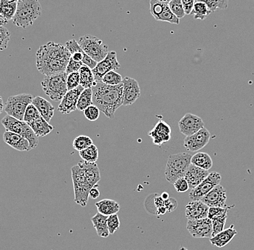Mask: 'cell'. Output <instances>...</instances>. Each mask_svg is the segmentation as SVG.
<instances>
[{"mask_svg": "<svg viewBox=\"0 0 254 250\" xmlns=\"http://www.w3.org/2000/svg\"><path fill=\"white\" fill-rule=\"evenodd\" d=\"M93 104L106 116L113 119L118 107L123 105L124 84L110 86L95 82L92 87Z\"/></svg>", "mask_w": 254, "mask_h": 250, "instance_id": "obj_1", "label": "cell"}, {"mask_svg": "<svg viewBox=\"0 0 254 250\" xmlns=\"http://www.w3.org/2000/svg\"><path fill=\"white\" fill-rule=\"evenodd\" d=\"M42 7L38 0H19L13 23L20 28H25L42 15Z\"/></svg>", "mask_w": 254, "mask_h": 250, "instance_id": "obj_2", "label": "cell"}, {"mask_svg": "<svg viewBox=\"0 0 254 250\" xmlns=\"http://www.w3.org/2000/svg\"><path fill=\"white\" fill-rule=\"evenodd\" d=\"M192 155L188 153H178L168 157L165 167V178L170 183H173L185 176L187 170L191 165Z\"/></svg>", "mask_w": 254, "mask_h": 250, "instance_id": "obj_3", "label": "cell"}, {"mask_svg": "<svg viewBox=\"0 0 254 250\" xmlns=\"http://www.w3.org/2000/svg\"><path fill=\"white\" fill-rule=\"evenodd\" d=\"M68 77L66 72L46 77L42 82L43 90L46 95L52 101H62L68 92Z\"/></svg>", "mask_w": 254, "mask_h": 250, "instance_id": "obj_4", "label": "cell"}, {"mask_svg": "<svg viewBox=\"0 0 254 250\" xmlns=\"http://www.w3.org/2000/svg\"><path fill=\"white\" fill-rule=\"evenodd\" d=\"M71 172L74 186V202L82 207H85L90 198L91 188L87 182L84 170L80 162L71 167Z\"/></svg>", "mask_w": 254, "mask_h": 250, "instance_id": "obj_5", "label": "cell"}, {"mask_svg": "<svg viewBox=\"0 0 254 250\" xmlns=\"http://www.w3.org/2000/svg\"><path fill=\"white\" fill-rule=\"evenodd\" d=\"M78 43L85 54L98 63L106 58L109 53L107 45L95 36L85 35L80 38Z\"/></svg>", "mask_w": 254, "mask_h": 250, "instance_id": "obj_6", "label": "cell"}, {"mask_svg": "<svg viewBox=\"0 0 254 250\" xmlns=\"http://www.w3.org/2000/svg\"><path fill=\"white\" fill-rule=\"evenodd\" d=\"M1 124L6 131L18 133L26 139L30 143L32 149L36 148L39 145V137L25 121H19L11 116H6L1 120Z\"/></svg>", "mask_w": 254, "mask_h": 250, "instance_id": "obj_7", "label": "cell"}, {"mask_svg": "<svg viewBox=\"0 0 254 250\" xmlns=\"http://www.w3.org/2000/svg\"><path fill=\"white\" fill-rule=\"evenodd\" d=\"M33 99V95L26 93L9 97L5 103L4 111L7 116L23 121L27 107L31 104Z\"/></svg>", "mask_w": 254, "mask_h": 250, "instance_id": "obj_8", "label": "cell"}, {"mask_svg": "<svg viewBox=\"0 0 254 250\" xmlns=\"http://www.w3.org/2000/svg\"><path fill=\"white\" fill-rule=\"evenodd\" d=\"M69 62L54 60L48 57L36 56V67L38 71L46 75V77L66 72Z\"/></svg>", "mask_w": 254, "mask_h": 250, "instance_id": "obj_9", "label": "cell"}, {"mask_svg": "<svg viewBox=\"0 0 254 250\" xmlns=\"http://www.w3.org/2000/svg\"><path fill=\"white\" fill-rule=\"evenodd\" d=\"M222 177L218 172H212L208 177L189 192L190 200L191 201H200L207 194L209 193L216 186L220 185Z\"/></svg>", "mask_w": 254, "mask_h": 250, "instance_id": "obj_10", "label": "cell"}, {"mask_svg": "<svg viewBox=\"0 0 254 250\" xmlns=\"http://www.w3.org/2000/svg\"><path fill=\"white\" fill-rule=\"evenodd\" d=\"M36 56L48 57L54 60L68 62L71 58V54L65 45L54 42H48L46 44L42 45L36 52Z\"/></svg>", "mask_w": 254, "mask_h": 250, "instance_id": "obj_11", "label": "cell"}, {"mask_svg": "<svg viewBox=\"0 0 254 250\" xmlns=\"http://www.w3.org/2000/svg\"><path fill=\"white\" fill-rule=\"evenodd\" d=\"M120 67L121 65L117 60L116 52L114 51H109L107 57L102 62H99L95 69H92L95 82H102V79L106 74L112 71L116 70Z\"/></svg>", "mask_w": 254, "mask_h": 250, "instance_id": "obj_12", "label": "cell"}, {"mask_svg": "<svg viewBox=\"0 0 254 250\" xmlns=\"http://www.w3.org/2000/svg\"><path fill=\"white\" fill-rule=\"evenodd\" d=\"M179 130L185 137L192 136L205 128L203 120L196 115L186 113L179 121Z\"/></svg>", "mask_w": 254, "mask_h": 250, "instance_id": "obj_13", "label": "cell"}, {"mask_svg": "<svg viewBox=\"0 0 254 250\" xmlns=\"http://www.w3.org/2000/svg\"><path fill=\"white\" fill-rule=\"evenodd\" d=\"M186 229L194 238L212 237V222L209 218L188 221Z\"/></svg>", "mask_w": 254, "mask_h": 250, "instance_id": "obj_14", "label": "cell"}, {"mask_svg": "<svg viewBox=\"0 0 254 250\" xmlns=\"http://www.w3.org/2000/svg\"><path fill=\"white\" fill-rule=\"evenodd\" d=\"M210 140V133L207 128L202 130L191 136L184 139V147L188 151L196 152L208 145Z\"/></svg>", "mask_w": 254, "mask_h": 250, "instance_id": "obj_15", "label": "cell"}, {"mask_svg": "<svg viewBox=\"0 0 254 250\" xmlns=\"http://www.w3.org/2000/svg\"><path fill=\"white\" fill-rule=\"evenodd\" d=\"M124 95L123 105H132L140 97L141 90L139 83L135 79L126 77L123 80Z\"/></svg>", "mask_w": 254, "mask_h": 250, "instance_id": "obj_16", "label": "cell"}, {"mask_svg": "<svg viewBox=\"0 0 254 250\" xmlns=\"http://www.w3.org/2000/svg\"><path fill=\"white\" fill-rule=\"evenodd\" d=\"M84 89L81 85H80L76 89L68 91L61 101L60 104L58 107V110L62 114H69L71 112L77 110V102H78L80 95Z\"/></svg>", "mask_w": 254, "mask_h": 250, "instance_id": "obj_17", "label": "cell"}, {"mask_svg": "<svg viewBox=\"0 0 254 250\" xmlns=\"http://www.w3.org/2000/svg\"><path fill=\"white\" fill-rule=\"evenodd\" d=\"M226 190L221 185H219L205 195L200 201L209 208H226Z\"/></svg>", "mask_w": 254, "mask_h": 250, "instance_id": "obj_18", "label": "cell"}, {"mask_svg": "<svg viewBox=\"0 0 254 250\" xmlns=\"http://www.w3.org/2000/svg\"><path fill=\"white\" fill-rule=\"evenodd\" d=\"M148 136L153 139L155 145L161 146L162 144L170 140L171 136V128L165 121H160L157 123L154 128L149 132Z\"/></svg>", "mask_w": 254, "mask_h": 250, "instance_id": "obj_19", "label": "cell"}, {"mask_svg": "<svg viewBox=\"0 0 254 250\" xmlns=\"http://www.w3.org/2000/svg\"><path fill=\"white\" fill-rule=\"evenodd\" d=\"M209 209V206L201 201H191L185 206V218L188 221L207 219Z\"/></svg>", "mask_w": 254, "mask_h": 250, "instance_id": "obj_20", "label": "cell"}, {"mask_svg": "<svg viewBox=\"0 0 254 250\" xmlns=\"http://www.w3.org/2000/svg\"><path fill=\"white\" fill-rule=\"evenodd\" d=\"M209 175V172L205 169H201L191 164L185 173L184 178L188 182L191 190L196 188Z\"/></svg>", "mask_w": 254, "mask_h": 250, "instance_id": "obj_21", "label": "cell"}, {"mask_svg": "<svg viewBox=\"0 0 254 250\" xmlns=\"http://www.w3.org/2000/svg\"><path fill=\"white\" fill-rule=\"evenodd\" d=\"M3 140L9 146L20 151H28L32 149L30 143L21 135L6 131L3 135Z\"/></svg>", "mask_w": 254, "mask_h": 250, "instance_id": "obj_22", "label": "cell"}, {"mask_svg": "<svg viewBox=\"0 0 254 250\" xmlns=\"http://www.w3.org/2000/svg\"><path fill=\"white\" fill-rule=\"evenodd\" d=\"M237 234H238V231L235 229V226L232 224L229 228L223 230L222 232L210 238L211 244L213 246L217 247L219 248H224L234 239Z\"/></svg>", "mask_w": 254, "mask_h": 250, "instance_id": "obj_23", "label": "cell"}, {"mask_svg": "<svg viewBox=\"0 0 254 250\" xmlns=\"http://www.w3.org/2000/svg\"><path fill=\"white\" fill-rule=\"evenodd\" d=\"M85 172V178L91 188L98 186L100 180V170L96 163H88L85 161L80 162Z\"/></svg>", "mask_w": 254, "mask_h": 250, "instance_id": "obj_24", "label": "cell"}, {"mask_svg": "<svg viewBox=\"0 0 254 250\" xmlns=\"http://www.w3.org/2000/svg\"><path fill=\"white\" fill-rule=\"evenodd\" d=\"M32 104L38 109L41 116L50 123L54 115V107L46 100L40 96L35 97Z\"/></svg>", "mask_w": 254, "mask_h": 250, "instance_id": "obj_25", "label": "cell"}, {"mask_svg": "<svg viewBox=\"0 0 254 250\" xmlns=\"http://www.w3.org/2000/svg\"><path fill=\"white\" fill-rule=\"evenodd\" d=\"M28 125L31 127L33 131L36 133L38 137H44L49 134L54 130V127L50 125L42 116L36 118L34 121L28 123Z\"/></svg>", "mask_w": 254, "mask_h": 250, "instance_id": "obj_26", "label": "cell"}, {"mask_svg": "<svg viewBox=\"0 0 254 250\" xmlns=\"http://www.w3.org/2000/svg\"><path fill=\"white\" fill-rule=\"evenodd\" d=\"M95 206L98 213L106 216L116 214L121 208L119 204L116 201L112 199L101 200L95 204Z\"/></svg>", "mask_w": 254, "mask_h": 250, "instance_id": "obj_27", "label": "cell"}, {"mask_svg": "<svg viewBox=\"0 0 254 250\" xmlns=\"http://www.w3.org/2000/svg\"><path fill=\"white\" fill-rule=\"evenodd\" d=\"M107 220L108 216L102 215L98 212L91 219L92 225L96 230L97 235L100 236V237L107 238L108 236L110 235L109 227H108Z\"/></svg>", "mask_w": 254, "mask_h": 250, "instance_id": "obj_28", "label": "cell"}, {"mask_svg": "<svg viewBox=\"0 0 254 250\" xmlns=\"http://www.w3.org/2000/svg\"><path fill=\"white\" fill-rule=\"evenodd\" d=\"M18 1H9L1 0L0 1V16L4 18L6 21H10L14 18L18 7Z\"/></svg>", "mask_w": 254, "mask_h": 250, "instance_id": "obj_29", "label": "cell"}, {"mask_svg": "<svg viewBox=\"0 0 254 250\" xmlns=\"http://www.w3.org/2000/svg\"><path fill=\"white\" fill-rule=\"evenodd\" d=\"M191 164L201 169L208 171L212 168L213 162L209 154L205 152H198L192 156Z\"/></svg>", "mask_w": 254, "mask_h": 250, "instance_id": "obj_30", "label": "cell"}, {"mask_svg": "<svg viewBox=\"0 0 254 250\" xmlns=\"http://www.w3.org/2000/svg\"><path fill=\"white\" fill-rule=\"evenodd\" d=\"M79 74L80 85L84 89L92 88L95 83V77L92 73V69L84 65L80 69Z\"/></svg>", "mask_w": 254, "mask_h": 250, "instance_id": "obj_31", "label": "cell"}, {"mask_svg": "<svg viewBox=\"0 0 254 250\" xmlns=\"http://www.w3.org/2000/svg\"><path fill=\"white\" fill-rule=\"evenodd\" d=\"M210 13L211 12L205 1H195L191 15L194 16V19L204 21L210 15Z\"/></svg>", "mask_w": 254, "mask_h": 250, "instance_id": "obj_32", "label": "cell"}, {"mask_svg": "<svg viewBox=\"0 0 254 250\" xmlns=\"http://www.w3.org/2000/svg\"><path fill=\"white\" fill-rule=\"evenodd\" d=\"M93 104L92 101V88L85 89L79 98L77 109L80 111L84 112L88 107Z\"/></svg>", "mask_w": 254, "mask_h": 250, "instance_id": "obj_33", "label": "cell"}, {"mask_svg": "<svg viewBox=\"0 0 254 250\" xmlns=\"http://www.w3.org/2000/svg\"><path fill=\"white\" fill-rule=\"evenodd\" d=\"M79 154L83 161L88 163H96L98 159V149L94 145L83 151H80Z\"/></svg>", "mask_w": 254, "mask_h": 250, "instance_id": "obj_34", "label": "cell"}, {"mask_svg": "<svg viewBox=\"0 0 254 250\" xmlns=\"http://www.w3.org/2000/svg\"><path fill=\"white\" fill-rule=\"evenodd\" d=\"M170 1H161V0H151L150 1V13L154 17L155 19H158L167 7L169 5Z\"/></svg>", "mask_w": 254, "mask_h": 250, "instance_id": "obj_35", "label": "cell"}, {"mask_svg": "<svg viewBox=\"0 0 254 250\" xmlns=\"http://www.w3.org/2000/svg\"><path fill=\"white\" fill-rule=\"evenodd\" d=\"M93 145L92 139L88 136H79L73 141V148L80 151L86 149Z\"/></svg>", "mask_w": 254, "mask_h": 250, "instance_id": "obj_36", "label": "cell"}, {"mask_svg": "<svg viewBox=\"0 0 254 250\" xmlns=\"http://www.w3.org/2000/svg\"><path fill=\"white\" fill-rule=\"evenodd\" d=\"M123 79L121 75L115 72V71H112L106 74L102 79V83L107 85L116 86L118 84H122Z\"/></svg>", "mask_w": 254, "mask_h": 250, "instance_id": "obj_37", "label": "cell"}, {"mask_svg": "<svg viewBox=\"0 0 254 250\" xmlns=\"http://www.w3.org/2000/svg\"><path fill=\"white\" fill-rule=\"evenodd\" d=\"M227 219H228V213L212 219V237L224 230Z\"/></svg>", "mask_w": 254, "mask_h": 250, "instance_id": "obj_38", "label": "cell"}, {"mask_svg": "<svg viewBox=\"0 0 254 250\" xmlns=\"http://www.w3.org/2000/svg\"><path fill=\"white\" fill-rule=\"evenodd\" d=\"M156 21L168 22L172 24H176V25H179L180 23V19H179L176 15L172 13L169 5L164 10L163 13L158 17Z\"/></svg>", "mask_w": 254, "mask_h": 250, "instance_id": "obj_39", "label": "cell"}, {"mask_svg": "<svg viewBox=\"0 0 254 250\" xmlns=\"http://www.w3.org/2000/svg\"><path fill=\"white\" fill-rule=\"evenodd\" d=\"M169 7L172 13L179 19H182L185 15L182 0H172L169 1Z\"/></svg>", "mask_w": 254, "mask_h": 250, "instance_id": "obj_40", "label": "cell"}, {"mask_svg": "<svg viewBox=\"0 0 254 250\" xmlns=\"http://www.w3.org/2000/svg\"><path fill=\"white\" fill-rule=\"evenodd\" d=\"M204 1L206 3L211 13H214L217 10H226L228 7V1L226 0H208Z\"/></svg>", "mask_w": 254, "mask_h": 250, "instance_id": "obj_41", "label": "cell"}, {"mask_svg": "<svg viewBox=\"0 0 254 250\" xmlns=\"http://www.w3.org/2000/svg\"><path fill=\"white\" fill-rule=\"evenodd\" d=\"M41 114L38 109L33 105V104H30L27 107L26 111H25V116H24L23 121L26 122L27 124L34 121L36 118L40 117Z\"/></svg>", "mask_w": 254, "mask_h": 250, "instance_id": "obj_42", "label": "cell"}, {"mask_svg": "<svg viewBox=\"0 0 254 250\" xmlns=\"http://www.w3.org/2000/svg\"><path fill=\"white\" fill-rule=\"evenodd\" d=\"M107 224L110 234H114L115 231H118L121 224H120L119 218L117 213L108 216Z\"/></svg>", "mask_w": 254, "mask_h": 250, "instance_id": "obj_43", "label": "cell"}, {"mask_svg": "<svg viewBox=\"0 0 254 250\" xmlns=\"http://www.w3.org/2000/svg\"><path fill=\"white\" fill-rule=\"evenodd\" d=\"M234 205L227 206L226 208L220 207H211L209 209V213H208V218L212 220L214 218L222 216L226 213H228L229 209L234 207Z\"/></svg>", "mask_w": 254, "mask_h": 250, "instance_id": "obj_44", "label": "cell"}, {"mask_svg": "<svg viewBox=\"0 0 254 250\" xmlns=\"http://www.w3.org/2000/svg\"><path fill=\"white\" fill-rule=\"evenodd\" d=\"M100 110L95 104L90 106L84 111L85 117L90 121H95L100 117Z\"/></svg>", "mask_w": 254, "mask_h": 250, "instance_id": "obj_45", "label": "cell"}, {"mask_svg": "<svg viewBox=\"0 0 254 250\" xmlns=\"http://www.w3.org/2000/svg\"><path fill=\"white\" fill-rule=\"evenodd\" d=\"M10 41V33L4 26L0 27V48L1 51L6 49Z\"/></svg>", "mask_w": 254, "mask_h": 250, "instance_id": "obj_46", "label": "cell"}, {"mask_svg": "<svg viewBox=\"0 0 254 250\" xmlns=\"http://www.w3.org/2000/svg\"><path fill=\"white\" fill-rule=\"evenodd\" d=\"M68 91L72 90L78 87L80 85V74L79 72L69 74L68 77Z\"/></svg>", "mask_w": 254, "mask_h": 250, "instance_id": "obj_47", "label": "cell"}, {"mask_svg": "<svg viewBox=\"0 0 254 250\" xmlns=\"http://www.w3.org/2000/svg\"><path fill=\"white\" fill-rule=\"evenodd\" d=\"M83 66H84L83 62H77L71 58L67 67L66 73L69 75L70 74L79 72Z\"/></svg>", "mask_w": 254, "mask_h": 250, "instance_id": "obj_48", "label": "cell"}, {"mask_svg": "<svg viewBox=\"0 0 254 250\" xmlns=\"http://www.w3.org/2000/svg\"><path fill=\"white\" fill-rule=\"evenodd\" d=\"M175 188H176V191L178 192H185L189 188V186H188V182L186 181L184 177L179 179L176 180L174 183H173Z\"/></svg>", "mask_w": 254, "mask_h": 250, "instance_id": "obj_49", "label": "cell"}, {"mask_svg": "<svg viewBox=\"0 0 254 250\" xmlns=\"http://www.w3.org/2000/svg\"><path fill=\"white\" fill-rule=\"evenodd\" d=\"M65 47L68 48V51L70 53L71 55L75 54L77 52H82L83 50L82 49L80 45H79L78 42L72 39V40L68 41L66 43H65Z\"/></svg>", "mask_w": 254, "mask_h": 250, "instance_id": "obj_50", "label": "cell"}, {"mask_svg": "<svg viewBox=\"0 0 254 250\" xmlns=\"http://www.w3.org/2000/svg\"><path fill=\"white\" fill-rule=\"evenodd\" d=\"M182 2L185 15H191L193 9H194L195 1H194V0H182Z\"/></svg>", "mask_w": 254, "mask_h": 250, "instance_id": "obj_51", "label": "cell"}, {"mask_svg": "<svg viewBox=\"0 0 254 250\" xmlns=\"http://www.w3.org/2000/svg\"><path fill=\"white\" fill-rule=\"evenodd\" d=\"M165 206L168 212H172L176 210L178 206V203L176 199L169 198L167 201H165Z\"/></svg>", "mask_w": 254, "mask_h": 250, "instance_id": "obj_52", "label": "cell"}, {"mask_svg": "<svg viewBox=\"0 0 254 250\" xmlns=\"http://www.w3.org/2000/svg\"><path fill=\"white\" fill-rule=\"evenodd\" d=\"M98 187L99 185L91 189L89 192L90 198H92V199H97L100 196V191H99Z\"/></svg>", "mask_w": 254, "mask_h": 250, "instance_id": "obj_53", "label": "cell"}, {"mask_svg": "<svg viewBox=\"0 0 254 250\" xmlns=\"http://www.w3.org/2000/svg\"><path fill=\"white\" fill-rule=\"evenodd\" d=\"M85 53L84 51H82V52H77L75 54H72L71 55V59L77 62H83V57H84Z\"/></svg>", "mask_w": 254, "mask_h": 250, "instance_id": "obj_54", "label": "cell"}, {"mask_svg": "<svg viewBox=\"0 0 254 250\" xmlns=\"http://www.w3.org/2000/svg\"><path fill=\"white\" fill-rule=\"evenodd\" d=\"M155 205H156L157 209L159 208L162 207V206H165V201L161 198V196H158L155 198Z\"/></svg>", "mask_w": 254, "mask_h": 250, "instance_id": "obj_55", "label": "cell"}, {"mask_svg": "<svg viewBox=\"0 0 254 250\" xmlns=\"http://www.w3.org/2000/svg\"><path fill=\"white\" fill-rule=\"evenodd\" d=\"M168 211L167 210L165 206H162V207L159 208L157 209V214L158 215H164L166 212Z\"/></svg>", "mask_w": 254, "mask_h": 250, "instance_id": "obj_56", "label": "cell"}, {"mask_svg": "<svg viewBox=\"0 0 254 250\" xmlns=\"http://www.w3.org/2000/svg\"><path fill=\"white\" fill-rule=\"evenodd\" d=\"M161 198L164 200V201H167V200L169 199V194L167 192H163L162 194H161Z\"/></svg>", "mask_w": 254, "mask_h": 250, "instance_id": "obj_57", "label": "cell"}, {"mask_svg": "<svg viewBox=\"0 0 254 250\" xmlns=\"http://www.w3.org/2000/svg\"><path fill=\"white\" fill-rule=\"evenodd\" d=\"M7 22H8V21H6L2 17L0 16V24H1V26H4V25L7 24Z\"/></svg>", "mask_w": 254, "mask_h": 250, "instance_id": "obj_58", "label": "cell"}, {"mask_svg": "<svg viewBox=\"0 0 254 250\" xmlns=\"http://www.w3.org/2000/svg\"><path fill=\"white\" fill-rule=\"evenodd\" d=\"M0 101H1V104H0V105H1V107H0V113H2L3 110H4V106H5V104H4V103H3L2 98H0Z\"/></svg>", "mask_w": 254, "mask_h": 250, "instance_id": "obj_59", "label": "cell"}, {"mask_svg": "<svg viewBox=\"0 0 254 250\" xmlns=\"http://www.w3.org/2000/svg\"><path fill=\"white\" fill-rule=\"evenodd\" d=\"M180 250H187L186 248H184V247H182V248H181Z\"/></svg>", "mask_w": 254, "mask_h": 250, "instance_id": "obj_60", "label": "cell"}]
</instances>
